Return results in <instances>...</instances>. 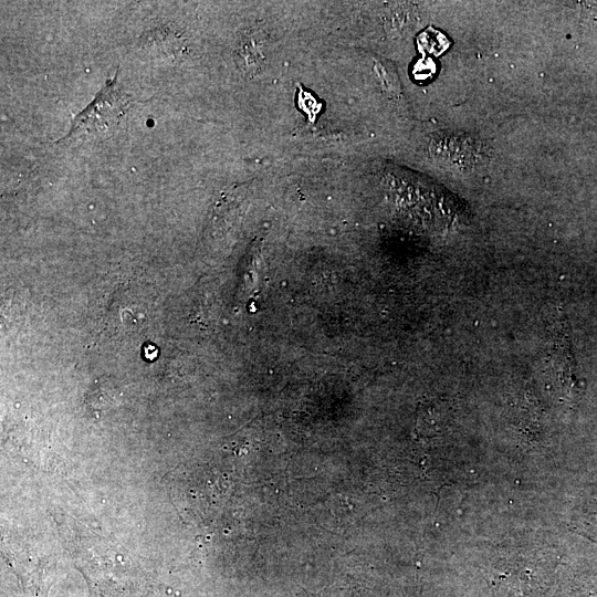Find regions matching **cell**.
Instances as JSON below:
<instances>
[{
    "instance_id": "6da1fadb",
    "label": "cell",
    "mask_w": 597,
    "mask_h": 597,
    "mask_svg": "<svg viewBox=\"0 0 597 597\" xmlns=\"http://www.w3.org/2000/svg\"><path fill=\"white\" fill-rule=\"evenodd\" d=\"M118 72L107 80L93 101L72 122L69 133L59 142L82 134H102L115 128L128 108V98L117 81Z\"/></svg>"
}]
</instances>
